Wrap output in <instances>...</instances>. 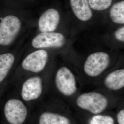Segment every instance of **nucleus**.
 Instances as JSON below:
<instances>
[{
    "instance_id": "f257e3e1",
    "label": "nucleus",
    "mask_w": 124,
    "mask_h": 124,
    "mask_svg": "<svg viewBox=\"0 0 124 124\" xmlns=\"http://www.w3.org/2000/svg\"><path fill=\"white\" fill-rule=\"evenodd\" d=\"M27 24L22 8L0 4V53L13 48L22 41Z\"/></svg>"
},
{
    "instance_id": "f03ea898",
    "label": "nucleus",
    "mask_w": 124,
    "mask_h": 124,
    "mask_svg": "<svg viewBox=\"0 0 124 124\" xmlns=\"http://www.w3.org/2000/svg\"><path fill=\"white\" fill-rule=\"evenodd\" d=\"M1 106L3 124H24L28 116V109L25 102L20 97H16L13 89L8 87Z\"/></svg>"
},
{
    "instance_id": "7ed1b4c3",
    "label": "nucleus",
    "mask_w": 124,
    "mask_h": 124,
    "mask_svg": "<svg viewBox=\"0 0 124 124\" xmlns=\"http://www.w3.org/2000/svg\"><path fill=\"white\" fill-rule=\"evenodd\" d=\"M23 40L13 48L0 53V98L22 56Z\"/></svg>"
},
{
    "instance_id": "20e7f679",
    "label": "nucleus",
    "mask_w": 124,
    "mask_h": 124,
    "mask_svg": "<svg viewBox=\"0 0 124 124\" xmlns=\"http://www.w3.org/2000/svg\"><path fill=\"white\" fill-rule=\"evenodd\" d=\"M49 58V53L46 49L33 50L22 56L13 75L21 71L36 74L41 73L46 67Z\"/></svg>"
},
{
    "instance_id": "39448f33",
    "label": "nucleus",
    "mask_w": 124,
    "mask_h": 124,
    "mask_svg": "<svg viewBox=\"0 0 124 124\" xmlns=\"http://www.w3.org/2000/svg\"><path fill=\"white\" fill-rule=\"evenodd\" d=\"M76 102L80 108L94 115H98L106 108L108 101L107 98L101 93L91 92L80 95Z\"/></svg>"
},
{
    "instance_id": "423d86ee",
    "label": "nucleus",
    "mask_w": 124,
    "mask_h": 124,
    "mask_svg": "<svg viewBox=\"0 0 124 124\" xmlns=\"http://www.w3.org/2000/svg\"><path fill=\"white\" fill-rule=\"evenodd\" d=\"M43 81L39 75H32L21 81L19 85V97L24 102L36 101L41 96Z\"/></svg>"
},
{
    "instance_id": "0eeeda50",
    "label": "nucleus",
    "mask_w": 124,
    "mask_h": 124,
    "mask_svg": "<svg viewBox=\"0 0 124 124\" xmlns=\"http://www.w3.org/2000/svg\"><path fill=\"white\" fill-rule=\"evenodd\" d=\"M65 42V37L61 33L39 32L31 39L30 46L33 50L59 48L62 47Z\"/></svg>"
},
{
    "instance_id": "6e6552de",
    "label": "nucleus",
    "mask_w": 124,
    "mask_h": 124,
    "mask_svg": "<svg viewBox=\"0 0 124 124\" xmlns=\"http://www.w3.org/2000/svg\"><path fill=\"white\" fill-rule=\"evenodd\" d=\"M110 57L108 53L98 52L90 54L84 64V71L87 75L97 77L105 71L109 66Z\"/></svg>"
},
{
    "instance_id": "1a4fd4ad",
    "label": "nucleus",
    "mask_w": 124,
    "mask_h": 124,
    "mask_svg": "<svg viewBox=\"0 0 124 124\" xmlns=\"http://www.w3.org/2000/svg\"><path fill=\"white\" fill-rule=\"evenodd\" d=\"M55 84L59 92L65 96H71L77 90L75 76L66 67L58 70L55 76Z\"/></svg>"
},
{
    "instance_id": "9d476101",
    "label": "nucleus",
    "mask_w": 124,
    "mask_h": 124,
    "mask_svg": "<svg viewBox=\"0 0 124 124\" xmlns=\"http://www.w3.org/2000/svg\"><path fill=\"white\" fill-rule=\"evenodd\" d=\"M60 21V15L57 10L49 8L41 14L37 20V25L39 32H54L56 30Z\"/></svg>"
},
{
    "instance_id": "9b49d317",
    "label": "nucleus",
    "mask_w": 124,
    "mask_h": 124,
    "mask_svg": "<svg viewBox=\"0 0 124 124\" xmlns=\"http://www.w3.org/2000/svg\"><path fill=\"white\" fill-rule=\"evenodd\" d=\"M71 8L76 17L86 22L93 17V12L88 0H70Z\"/></svg>"
},
{
    "instance_id": "f8f14e48",
    "label": "nucleus",
    "mask_w": 124,
    "mask_h": 124,
    "mask_svg": "<svg viewBox=\"0 0 124 124\" xmlns=\"http://www.w3.org/2000/svg\"><path fill=\"white\" fill-rule=\"evenodd\" d=\"M104 84L107 88L113 91L119 90L124 86V69L113 71L107 75Z\"/></svg>"
},
{
    "instance_id": "ddd939ff",
    "label": "nucleus",
    "mask_w": 124,
    "mask_h": 124,
    "mask_svg": "<svg viewBox=\"0 0 124 124\" xmlns=\"http://www.w3.org/2000/svg\"><path fill=\"white\" fill-rule=\"evenodd\" d=\"M38 124H70L66 117L55 113L45 112L40 114Z\"/></svg>"
},
{
    "instance_id": "4468645a",
    "label": "nucleus",
    "mask_w": 124,
    "mask_h": 124,
    "mask_svg": "<svg viewBox=\"0 0 124 124\" xmlns=\"http://www.w3.org/2000/svg\"><path fill=\"white\" fill-rule=\"evenodd\" d=\"M112 21L116 24H124V1L117 2L111 7L109 12Z\"/></svg>"
},
{
    "instance_id": "2eb2a0df",
    "label": "nucleus",
    "mask_w": 124,
    "mask_h": 124,
    "mask_svg": "<svg viewBox=\"0 0 124 124\" xmlns=\"http://www.w3.org/2000/svg\"><path fill=\"white\" fill-rule=\"evenodd\" d=\"M91 9L96 11H103L108 8L112 0H88Z\"/></svg>"
},
{
    "instance_id": "dca6fc26",
    "label": "nucleus",
    "mask_w": 124,
    "mask_h": 124,
    "mask_svg": "<svg viewBox=\"0 0 124 124\" xmlns=\"http://www.w3.org/2000/svg\"><path fill=\"white\" fill-rule=\"evenodd\" d=\"M89 124H115V120L110 116L98 114L92 117Z\"/></svg>"
},
{
    "instance_id": "f3484780",
    "label": "nucleus",
    "mask_w": 124,
    "mask_h": 124,
    "mask_svg": "<svg viewBox=\"0 0 124 124\" xmlns=\"http://www.w3.org/2000/svg\"><path fill=\"white\" fill-rule=\"evenodd\" d=\"M34 0H0V4L22 8L23 6L27 1H32Z\"/></svg>"
},
{
    "instance_id": "a211bd4d",
    "label": "nucleus",
    "mask_w": 124,
    "mask_h": 124,
    "mask_svg": "<svg viewBox=\"0 0 124 124\" xmlns=\"http://www.w3.org/2000/svg\"><path fill=\"white\" fill-rule=\"evenodd\" d=\"M114 36L115 39L118 41L124 42V27H121L115 31L114 33Z\"/></svg>"
},
{
    "instance_id": "6ab92c4d",
    "label": "nucleus",
    "mask_w": 124,
    "mask_h": 124,
    "mask_svg": "<svg viewBox=\"0 0 124 124\" xmlns=\"http://www.w3.org/2000/svg\"><path fill=\"white\" fill-rule=\"evenodd\" d=\"M117 119L119 124H124V110H120L117 114Z\"/></svg>"
},
{
    "instance_id": "aec40b11",
    "label": "nucleus",
    "mask_w": 124,
    "mask_h": 124,
    "mask_svg": "<svg viewBox=\"0 0 124 124\" xmlns=\"http://www.w3.org/2000/svg\"></svg>"
}]
</instances>
